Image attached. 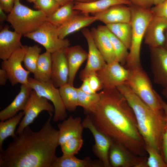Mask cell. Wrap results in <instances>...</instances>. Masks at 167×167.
<instances>
[{
	"instance_id": "30bf717a",
	"label": "cell",
	"mask_w": 167,
	"mask_h": 167,
	"mask_svg": "<svg viewBox=\"0 0 167 167\" xmlns=\"http://www.w3.org/2000/svg\"><path fill=\"white\" fill-rule=\"evenodd\" d=\"M28 46L23 45L2 63L1 68L6 71L9 80L13 86L18 84H28L30 72L24 69L22 65Z\"/></svg>"
},
{
	"instance_id": "603a6c76",
	"label": "cell",
	"mask_w": 167,
	"mask_h": 167,
	"mask_svg": "<svg viewBox=\"0 0 167 167\" xmlns=\"http://www.w3.org/2000/svg\"><path fill=\"white\" fill-rule=\"evenodd\" d=\"M96 21L97 19L95 16L80 12L58 27L59 36L61 39H64L68 35L85 28Z\"/></svg>"
},
{
	"instance_id": "3957f363",
	"label": "cell",
	"mask_w": 167,
	"mask_h": 167,
	"mask_svg": "<svg viewBox=\"0 0 167 167\" xmlns=\"http://www.w3.org/2000/svg\"><path fill=\"white\" fill-rule=\"evenodd\" d=\"M130 105L134 113L138 127L146 145L160 152L161 135L166 122L163 110L156 112L139 99L126 84L117 88Z\"/></svg>"
},
{
	"instance_id": "74e56055",
	"label": "cell",
	"mask_w": 167,
	"mask_h": 167,
	"mask_svg": "<svg viewBox=\"0 0 167 167\" xmlns=\"http://www.w3.org/2000/svg\"><path fill=\"white\" fill-rule=\"evenodd\" d=\"M160 153L167 166V117L162 133L160 143Z\"/></svg>"
},
{
	"instance_id": "1f68e13d",
	"label": "cell",
	"mask_w": 167,
	"mask_h": 167,
	"mask_svg": "<svg viewBox=\"0 0 167 167\" xmlns=\"http://www.w3.org/2000/svg\"><path fill=\"white\" fill-rule=\"evenodd\" d=\"M110 39L116 58V60L121 64H125L128 56L129 50L123 43L114 35L105 25H102Z\"/></svg>"
},
{
	"instance_id": "7c38bea8",
	"label": "cell",
	"mask_w": 167,
	"mask_h": 167,
	"mask_svg": "<svg viewBox=\"0 0 167 167\" xmlns=\"http://www.w3.org/2000/svg\"><path fill=\"white\" fill-rule=\"evenodd\" d=\"M130 69L125 68L115 60L106 63L104 67L96 72L103 86V89L117 88L125 84L129 78Z\"/></svg>"
},
{
	"instance_id": "816d5d0a",
	"label": "cell",
	"mask_w": 167,
	"mask_h": 167,
	"mask_svg": "<svg viewBox=\"0 0 167 167\" xmlns=\"http://www.w3.org/2000/svg\"><path fill=\"white\" fill-rule=\"evenodd\" d=\"M164 47L167 49V29L165 33V41Z\"/></svg>"
},
{
	"instance_id": "cb8c5ba5",
	"label": "cell",
	"mask_w": 167,
	"mask_h": 167,
	"mask_svg": "<svg viewBox=\"0 0 167 167\" xmlns=\"http://www.w3.org/2000/svg\"><path fill=\"white\" fill-rule=\"evenodd\" d=\"M119 4L131 6L129 0H96L88 2H76L74 4V9L81 13L93 15L104 11L111 7Z\"/></svg>"
},
{
	"instance_id": "7bdbcfd3",
	"label": "cell",
	"mask_w": 167,
	"mask_h": 167,
	"mask_svg": "<svg viewBox=\"0 0 167 167\" xmlns=\"http://www.w3.org/2000/svg\"><path fill=\"white\" fill-rule=\"evenodd\" d=\"M83 83L80 87L79 88L81 91L87 93H93L94 92L91 89L88 79L86 78L83 80Z\"/></svg>"
},
{
	"instance_id": "44dd1931",
	"label": "cell",
	"mask_w": 167,
	"mask_h": 167,
	"mask_svg": "<svg viewBox=\"0 0 167 167\" xmlns=\"http://www.w3.org/2000/svg\"><path fill=\"white\" fill-rule=\"evenodd\" d=\"M32 90L28 84H22L20 90L12 102L0 112V120L4 121L10 118L23 110Z\"/></svg>"
},
{
	"instance_id": "2e32d148",
	"label": "cell",
	"mask_w": 167,
	"mask_h": 167,
	"mask_svg": "<svg viewBox=\"0 0 167 167\" xmlns=\"http://www.w3.org/2000/svg\"><path fill=\"white\" fill-rule=\"evenodd\" d=\"M167 29V19L154 15L146 28L144 43L149 48L164 46Z\"/></svg>"
},
{
	"instance_id": "681fc988",
	"label": "cell",
	"mask_w": 167,
	"mask_h": 167,
	"mask_svg": "<svg viewBox=\"0 0 167 167\" xmlns=\"http://www.w3.org/2000/svg\"><path fill=\"white\" fill-rule=\"evenodd\" d=\"M162 94L167 100V88H163Z\"/></svg>"
},
{
	"instance_id": "f907efd6",
	"label": "cell",
	"mask_w": 167,
	"mask_h": 167,
	"mask_svg": "<svg viewBox=\"0 0 167 167\" xmlns=\"http://www.w3.org/2000/svg\"><path fill=\"white\" fill-rule=\"evenodd\" d=\"M167 0H153L154 5L158 4Z\"/></svg>"
},
{
	"instance_id": "6da1fadb",
	"label": "cell",
	"mask_w": 167,
	"mask_h": 167,
	"mask_svg": "<svg viewBox=\"0 0 167 167\" xmlns=\"http://www.w3.org/2000/svg\"><path fill=\"white\" fill-rule=\"evenodd\" d=\"M95 108L88 113L92 123L112 140L134 154L147 156L145 144L131 108L117 88L103 89Z\"/></svg>"
},
{
	"instance_id": "7dc6e473",
	"label": "cell",
	"mask_w": 167,
	"mask_h": 167,
	"mask_svg": "<svg viewBox=\"0 0 167 167\" xmlns=\"http://www.w3.org/2000/svg\"><path fill=\"white\" fill-rule=\"evenodd\" d=\"M60 6L63 5L70 1V0H55Z\"/></svg>"
},
{
	"instance_id": "f35d334b",
	"label": "cell",
	"mask_w": 167,
	"mask_h": 167,
	"mask_svg": "<svg viewBox=\"0 0 167 167\" xmlns=\"http://www.w3.org/2000/svg\"><path fill=\"white\" fill-rule=\"evenodd\" d=\"M87 78L91 89L94 92L96 93L97 91L103 89L102 85L96 72L91 74Z\"/></svg>"
},
{
	"instance_id": "c3c4849f",
	"label": "cell",
	"mask_w": 167,
	"mask_h": 167,
	"mask_svg": "<svg viewBox=\"0 0 167 167\" xmlns=\"http://www.w3.org/2000/svg\"><path fill=\"white\" fill-rule=\"evenodd\" d=\"M71 1H75L76 2H88L94 1L96 0H70Z\"/></svg>"
},
{
	"instance_id": "8d00e7d4",
	"label": "cell",
	"mask_w": 167,
	"mask_h": 167,
	"mask_svg": "<svg viewBox=\"0 0 167 167\" xmlns=\"http://www.w3.org/2000/svg\"><path fill=\"white\" fill-rule=\"evenodd\" d=\"M34 3L35 7L44 13L47 17L61 6L55 0H37Z\"/></svg>"
},
{
	"instance_id": "ee69618b",
	"label": "cell",
	"mask_w": 167,
	"mask_h": 167,
	"mask_svg": "<svg viewBox=\"0 0 167 167\" xmlns=\"http://www.w3.org/2000/svg\"><path fill=\"white\" fill-rule=\"evenodd\" d=\"M9 79L8 75L4 69L1 68L0 69V85H5Z\"/></svg>"
},
{
	"instance_id": "277c9868",
	"label": "cell",
	"mask_w": 167,
	"mask_h": 167,
	"mask_svg": "<svg viewBox=\"0 0 167 167\" xmlns=\"http://www.w3.org/2000/svg\"><path fill=\"white\" fill-rule=\"evenodd\" d=\"M131 11V43L126 63V68L131 69L141 66L140 53L142 41L148 24L154 15L151 9L130 6Z\"/></svg>"
},
{
	"instance_id": "e0dca14e",
	"label": "cell",
	"mask_w": 167,
	"mask_h": 167,
	"mask_svg": "<svg viewBox=\"0 0 167 167\" xmlns=\"http://www.w3.org/2000/svg\"><path fill=\"white\" fill-rule=\"evenodd\" d=\"M64 49L52 54V69L51 80L56 88L68 83L69 70Z\"/></svg>"
},
{
	"instance_id": "836d02e7",
	"label": "cell",
	"mask_w": 167,
	"mask_h": 167,
	"mask_svg": "<svg viewBox=\"0 0 167 167\" xmlns=\"http://www.w3.org/2000/svg\"><path fill=\"white\" fill-rule=\"evenodd\" d=\"M41 48L37 45L28 46L23 63L26 69L33 74L35 73Z\"/></svg>"
},
{
	"instance_id": "ba28073f",
	"label": "cell",
	"mask_w": 167,
	"mask_h": 167,
	"mask_svg": "<svg viewBox=\"0 0 167 167\" xmlns=\"http://www.w3.org/2000/svg\"><path fill=\"white\" fill-rule=\"evenodd\" d=\"M28 84L38 95L52 103L54 109L52 118L53 121L57 122L66 118V110L62 99L59 89L54 86L51 80L41 82L29 77Z\"/></svg>"
},
{
	"instance_id": "d6a6232c",
	"label": "cell",
	"mask_w": 167,
	"mask_h": 167,
	"mask_svg": "<svg viewBox=\"0 0 167 167\" xmlns=\"http://www.w3.org/2000/svg\"><path fill=\"white\" fill-rule=\"evenodd\" d=\"M78 88L79 106L83 108L87 114L96 107L100 100L99 93H87Z\"/></svg>"
},
{
	"instance_id": "f5cc1de1",
	"label": "cell",
	"mask_w": 167,
	"mask_h": 167,
	"mask_svg": "<svg viewBox=\"0 0 167 167\" xmlns=\"http://www.w3.org/2000/svg\"><path fill=\"white\" fill-rule=\"evenodd\" d=\"M27 0L29 2L34 3L37 0Z\"/></svg>"
},
{
	"instance_id": "60d3db41",
	"label": "cell",
	"mask_w": 167,
	"mask_h": 167,
	"mask_svg": "<svg viewBox=\"0 0 167 167\" xmlns=\"http://www.w3.org/2000/svg\"><path fill=\"white\" fill-rule=\"evenodd\" d=\"M131 5L145 9H150L154 6L153 0H129Z\"/></svg>"
},
{
	"instance_id": "5b68a950",
	"label": "cell",
	"mask_w": 167,
	"mask_h": 167,
	"mask_svg": "<svg viewBox=\"0 0 167 167\" xmlns=\"http://www.w3.org/2000/svg\"><path fill=\"white\" fill-rule=\"evenodd\" d=\"M7 16L6 21L14 31L24 36L36 30L47 18L42 11L23 5L20 0H15L14 7Z\"/></svg>"
},
{
	"instance_id": "ffe728a7",
	"label": "cell",
	"mask_w": 167,
	"mask_h": 167,
	"mask_svg": "<svg viewBox=\"0 0 167 167\" xmlns=\"http://www.w3.org/2000/svg\"><path fill=\"white\" fill-rule=\"evenodd\" d=\"M58 143L60 146L69 139L82 137L84 128L81 118L70 116L58 124Z\"/></svg>"
},
{
	"instance_id": "f6af8a7d",
	"label": "cell",
	"mask_w": 167,
	"mask_h": 167,
	"mask_svg": "<svg viewBox=\"0 0 167 167\" xmlns=\"http://www.w3.org/2000/svg\"><path fill=\"white\" fill-rule=\"evenodd\" d=\"M159 97L162 109L165 113L166 117H167V103L163 100L160 96Z\"/></svg>"
},
{
	"instance_id": "ac0fdd59",
	"label": "cell",
	"mask_w": 167,
	"mask_h": 167,
	"mask_svg": "<svg viewBox=\"0 0 167 167\" xmlns=\"http://www.w3.org/2000/svg\"><path fill=\"white\" fill-rule=\"evenodd\" d=\"M99 21L106 25L118 23H131V11L129 6L115 5L102 12L93 15Z\"/></svg>"
},
{
	"instance_id": "5bb4252c",
	"label": "cell",
	"mask_w": 167,
	"mask_h": 167,
	"mask_svg": "<svg viewBox=\"0 0 167 167\" xmlns=\"http://www.w3.org/2000/svg\"><path fill=\"white\" fill-rule=\"evenodd\" d=\"M82 123L84 128L88 129L94 137L95 143L92 148L93 154L102 162L104 167H111L109 153L112 140L95 126L88 115L82 121Z\"/></svg>"
},
{
	"instance_id": "7a4b0ae2",
	"label": "cell",
	"mask_w": 167,
	"mask_h": 167,
	"mask_svg": "<svg viewBox=\"0 0 167 167\" xmlns=\"http://www.w3.org/2000/svg\"><path fill=\"white\" fill-rule=\"evenodd\" d=\"M53 114L39 131L29 126L0 151V167H51L56 156L58 130L51 124Z\"/></svg>"
},
{
	"instance_id": "f1b7e54d",
	"label": "cell",
	"mask_w": 167,
	"mask_h": 167,
	"mask_svg": "<svg viewBox=\"0 0 167 167\" xmlns=\"http://www.w3.org/2000/svg\"><path fill=\"white\" fill-rule=\"evenodd\" d=\"M24 115L23 111L15 116L0 122V151L3 149L2 144L5 140L9 137L12 138L17 135L16 127L19 123Z\"/></svg>"
},
{
	"instance_id": "d590c367",
	"label": "cell",
	"mask_w": 167,
	"mask_h": 167,
	"mask_svg": "<svg viewBox=\"0 0 167 167\" xmlns=\"http://www.w3.org/2000/svg\"><path fill=\"white\" fill-rule=\"evenodd\" d=\"M148 156L147 158V167H167L159 152L154 148L145 146Z\"/></svg>"
},
{
	"instance_id": "4dcf8cb0",
	"label": "cell",
	"mask_w": 167,
	"mask_h": 167,
	"mask_svg": "<svg viewBox=\"0 0 167 167\" xmlns=\"http://www.w3.org/2000/svg\"><path fill=\"white\" fill-rule=\"evenodd\" d=\"M105 25L129 50L131 45L132 34L131 23H118Z\"/></svg>"
},
{
	"instance_id": "ab89813d",
	"label": "cell",
	"mask_w": 167,
	"mask_h": 167,
	"mask_svg": "<svg viewBox=\"0 0 167 167\" xmlns=\"http://www.w3.org/2000/svg\"><path fill=\"white\" fill-rule=\"evenodd\" d=\"M151 10L154 15L167 19V0L154 5Z\"/></svg>"
},
{
	"instance_id": "9a60e30c",
	"label": "cell",
	"mask_w": 167,
	"mask_h": 167,
	"mask_svg": "<svg viewBox=\"0 0 167 167\" xmlns=\"http://www.w3.org/2000/svg\"><path fill=\"white\" fill-rule=\"evenodd\" d=\"M150 49L154 81L163 88H167V49L160 46Z\"/></svg>"
},
{
	"instance_id": "bcb514c9",
	"label": "cell",
	"mask_w": 167,
	"mask_h": 167,
	"mask_svg": "<svg viewBox=\"0 0 167 167\" xmlns=\"http://www.w3.org/2000/svg\"><path fill=\"white\" fill-rule=\"evenodd\" d=\"M5 11L0 7V20L1 22L7 21V16L5 13Z\"/></svg>"
},
{
	"instance_id": "7402d4cb",
	"label": "cell",
	"mask_w": 167,
	"mask_h": 167,
	"mask_svg": "<svg viewBox=\"0 0 167 167\" xmlns=\"http://www.w3.org/2000/svg\"><path fill=\"white\" fill-rule=\"evenodd\" d=\"M69 70L68 83L73 85L80 67L87 59L88 53L79 45L69 46L64 49Z\"/></svg>"
},
{
	"instance_id": "8fae6325",
	"label": "cell",
	"mask_w": 167,
	"mask_h": 167,
	"mask_svg": "<svg viewBox=\"0 0 167 167\" xmlns=\"http://www.w3.org/2000/svg\"><path fill=\"white\" fill-rule=\"evenodd\" d=\"M147 156H137L121 144L112 140L109 153L112 167H147Z\"/></svg>"
},
{
	"instance_id": "4fadbf2b",
	"label": "cell",
	"mask_w": 167,
	"mask_h": 167,
	"mask_svg": "<svg viewBox=\"0 0 167 167\" xmlns=\"http://www.w3.org/2000/svg\"><path fill=\"white\" fill-rule=\"evenodd\" d=\"M81 32L86 40L88 48L86 64L79 75V78L82 81L91 74L101 69L106 62L95 44L91 30L85 28Z\"/></svg>"
},
{
	"instance_id": "4316f807",
	"label": "cell",
	"mask_w": 167,
	"mask_h": 167,
	"mask_svg": "<svg viewBox=\"0 0 167 167\" xmlns=\"http://www.w3.org/2000/svg\"><path fill=\"white\" fill-rule=\"evenodd\" d=\"M52 69V54L46 51L40 55L36 65L34 78L39 81L51 80Z\"/></svg>"
},
{
	"instance_id": "b9f144b4",
	"label": "cell",
	"mask_w": 167,
	"mask_h": 167,
	"mask_svg": "<svg viewBox=\"0 0 167 167\" xmlns=\"http://www.w3.org/2000/svg\"><path fill=\"white\" fill-rule=\"evenodd\" d=\"M15 0H0V7L5 12L9 13L12 10Z\"/></svg>"
},
{
	"instance_id": "f546056e",
	"label": "cell",
	"mask_w": 167,
	"mask_h": 167,
	"mask_svg": "<svg viewBox=\"0 0 167 167\" xmlns=\"http://www.w3.org/2000/svg\"><path fill=\"white\" fill-rule=\"evenodd\" d=\"M62 101L67 110L74 111L79 106L78 88L68 83L59 88Z\"/></svg>"
},
{
	"instance_id": "9c48e42d",
	"label": "cell",
	"mask_w": 167,
	"mask_h": 167,
	"mask_svg": "<svg viewBox=\"0 0 167 167\" xmlns=\"http://www.w3.org/2000/svg\"><path fill=\"white\" fill-rule=\"evenodd\" d=\"M45 98L38 95L32 90L28 101L23 111L24 116L19 124L15 131L17 135L32 123L39 114L43 111H46L49 114H53L54 107Z\"/></svg>"
},
{
	"instance_id": "d6986e66",
	"label": "cell",
	"mask_w": 167,
	"mask_h": 167,
	"mask_svg": "<svg viewBox=\"0 0 167 167\" xmlns=\"http://www.w3.org/2000/svg\"><path fill=\"white\" fill-rule=\"evenodd\" d=\"M22 35L10 30L6 26L0 32V58L8 59L15 52L23 46L21 42Z\"/></svg>"
},
{
	"instance_id": "e575fe53",
	"label": "cell",
	"mask_w": 167,
	"mask_h": 167,
	"mask_svg": "<svg viewBox=\"0 0 167 167\" xmlns=\"http://www.w3.org/2000/svg\"><path fill=\"white\" fill-rule=\"evenodd\" d=\"M83 143L82 137H75L68 139L60 146L62 155H75L80 151Z\"/></svg>"
},
{
	"instance_id": "83f0119b",
	"label": "cell",
	"mask_w": 167,
	"mask_h": 167,
	"mask_svg": "<svg viewBox=\"0 0 167 167\" xmlns=\"http://www.w3.org/2000/svg\"><path fill=\"white\" fill-rule=\"evenodd\" d=\"M74 4L70 1L61 6L47 20L58 27L61 26L80 12L74 9Z\"/></svg>"
},
{
	"instance_id": "484cf974",
	"label": "cell",
	"mask_w": 167,
	"mask_h": 167,
	"mask_svg": "<svg viewBox=\"0 0 167 167\" xmlns=\"http://www.w3.org/2000/svg\"><path fill=\"white\" fill-rule=\"evenodd\" d=\"M51 167H104L99 160H93L89 157L80 159L75 155L56 156Z\"/></svg>"
},
{
	"instance_id": "d4e9b609",
	"label": "cell",
	"mask_w": 167,
	"mask_h": 167,
	"mask_svg": "<svg viewBox=\"0 0 167 167\" xmlns=\"http://www.w3.org/2000/svg\"><path fill=\"white\" fill-rule=\"evenodd\" d=\"M91 30L95 44L106 62L109 63L116 60L110 39L102 25L92 28Z\"/></svg>"
},
{
	"instance_id": "8992f818",
	"label": "cell",
	"mask_w": 167,
	"mask_h": 167,
	"mask_svg": "<svg viewBox=\"0 0 167 167\" xmlns=\"http://www.w3.org/2000/svg\"><path fill=\"white\" fill-rule=\"evenodd\" d=\"M130 69V75L125 84L153 110L156 112L163 111L160 95L154 89L149 77L141 66Z\"/></svg>"
},
{
	"instance_id": "52a82bcc",
	"label": "cell",
	"mask_w": 167,
	"mask_h": 167,
	"mask_svg": "<svg viewBox=\"0 0 167 167\" xmlns=\"http://www.w3.org/2000/svg\"><path fill=\"white\" fill-rule=\"evenodd\" d=\"M43 46L46 51L51 54L69 46L70 41L59 36L58 27L47 20L36 30L24 35Z\"/></svg>"
}]
</instances>
